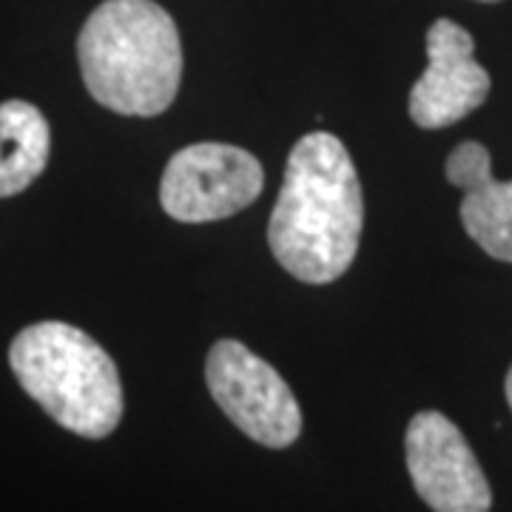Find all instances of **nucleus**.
Wrapping results in <instances>:
<instances>
[{"mask_svg": "<svg viewBox=\"0 0 512 512\" xmlns=\"http://www.w3.org/2000/svg\"><path fill=\"white\" fill-rule=\"evenodd\" d=\"M362 222V183L345 143L328 131L305 134L291 148L268 222L276 262L299 282H336L356 259Z\"/></svg>", "mask_w": 512, "mask_h": 512, "instance_id": "f257e3e1", "label": "nucleus"}, {"mask_svg": "<svg viewBox=\"0 0 512 512\" xmlns=\"http://www.w3.org/2000/svg\"><path fill=\"white\" fill-rule=\"evenodd\" d=\"M77 60L94 100L126 117H157L180 92V32L154 0L100 3L80 29Z\"/></svg>", "mask_w": 512, "mask_h": 512, "instance_id": "f03ea898", "label": "nucleus"}, {"mask_svg": "<svg viewBox=\"0 0 512 512\" xmlns=\"http://www.w3.org/2000/svg\"><path fill=\"white\" fill-rule=\"evenodd\" d=\"M20 387L83 439H106L123 419L120 373L106 350L66 322H37L9 348Z\"/></svg>", "mask_w": 512, "mask_h": 512, "instance_id": "7ed1b4c3", "label": "nucleus"}, {"mask_svg": "<svg viewBox=\"0 0 512 512\" xmlns=\"http://www.w3.org/2000/svg\"><path fill=\"white\" fill-rule=\"evenodd\" d=\"M205 382L222 413L265 447H291L302 433V410L288 382L242 342L220 339L205 362Z\"/></svg>", "mask_w": 512, "mask_h": 512, "instance_id": "20e7f679", "label": "nucleus"}, {"mask_svg": "<svg viewBox=\"0 0 512 512\" xmlns=\"http://www.w3.org/2000/svg\"><path fill=\"white\" fill-rule=\"evenodd\" d=\"M265 171L251 151L225 143H197L177 151L160 183V202L180 222L234 217L262 194Z\"/></svg>", "mask_w": 512, "mask_h": 512, "instance_id": "39448f33", "label": "nucleus"}, {"mask_svg": "<svg viewBox=\"0 0 512 512\" xmlns=\"http://www.w3.org/2000/svg\"><path fill=\"white\" fill-rule=\"evenodd\" d=\"M407 470L421 501L433 512H490L493 493L473 447L453 421L436 410L407 424Z\"/></svg>", "mask_w": 512, "mask_h": 512, "instance_id": "423d86ee", "label": "nucleus"}, {"mask_svg": "<svg viewBox=\"0 0 512 512\" xmlns=\"http://www.w3.org/2000/svg\"><path fill=\"white\" fill-rule=\"evenodd\" d=\"M473 52V35L453 20L441 18L427 29V69L410 89L416 126H453L487 100L490 74Z\"/></svg>", "mask_w": 512, "mask_h": 512, "instance_id": "0eeeda50", "label": "nucleus"}, {"mask_svg": "<svg viewBox=\"0 0 512 512\" xmlns=\"http://www.w3.org/2000/svg\"><path fill=\"white\" fill-rule=\"evenodd\" d=\"M447 180L464 191L461 222L470 239L487 256L512 262V180L493 177L490 151L467 140L447 157Z\"/></svg>", "mask_w": 512, "mask_h": 512, "instance_id": "6e6552de", "label": "nucleus"}, {"mask_svg": "<svg viewBox=\"0 0 512 512\" xmlns=\"http://www.w3.org/2000/svg\"><path fill=\"white\" fill-rule=\"evenodd\" d=\"M49 123L26 100L0 103V197H15L43 174L49 163Z\"/></svg>", "mask_w": 512, "mask_h": 512, "instance_id": "1a4fd4ad", "label": "nucleus"}, {"mask_svg": "<svg viewBox=\"0 0 512 512\" xmlns=\"http://www.w3.org/2000/svg\"><path fill=\"white\" fill-rule=\"evenodd\" d=\"M504 390H507V402H510V410H512V367H510V373H507V384H504Z\"/></svg>", "mask_w": 512, "mask_h": 512, "instance_id": "9d476101", "label": "nucleus"}, {"mask_svg": "<svg viewBox=\"0 0 512 512\" xmlns=\"http://www.w3.org/2000/svg\"><path fill=\"white\" fill-rule=\"evenodd\" d=\"M481 3H495V0H481Z\"/></svg>", "mask_w": 512, "mask_h": 512, "instance_id": "9b49d317", "label": "nucleus"}]
</instances>
